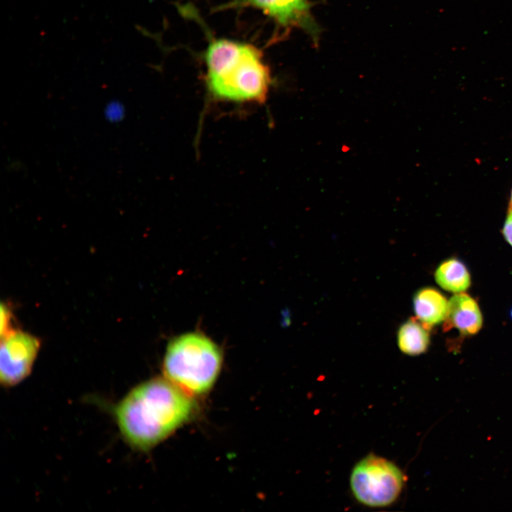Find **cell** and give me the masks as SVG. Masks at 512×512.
Instances as JSON below:
<instances>
[{
    "instance_id": "5b68a950",
    "label": "cell",
    "mask_w": 512,
    "mask_h": 512,
    "mask_svg": "<svg viewBox=\"0 0 512 512\" xmlns=\"http://www.w3.org/2000/svg\"><path fill=\"white\" fill-rule=\"evenodd\" d=\"M231 6H250L262 11L271 18L278 28L289 31L299 28L319 41L321 28L311 13L310 0H234Z\"/></svg>"
},
{
    "instance_id": "9c48e42d",
    "label": "cell",
    "mask_w": 512,
    "mask_h": 512,
    "mask_svg": "<svg viewBox=\"0 0 512 512\" xmlns=\"http://www.w3.org/2000/svg\"><path fill=\"white\" fill-rule=\"evenodd\" d=\"M434 278L444 290L455 294L464 292L471 285V276L466 265L457 258H449L437 267Z\"/></svg>"
},
{
    "instance_id": "3957f363",
    "label": "cell",
    "mask_w": 512,
    "mask_h": 512,
    "mask_svg": "<svg viewBox=\"0 0 512 512\" xmlns=\"http://www.w3.org/2000/svg\"><path fill=\"white\" fill-rule=\"evenodd\" d=\"M222 361V352L212 340L199 333H188L167 346L163 372L166 379L188 395H201L215 383Z\"/></svg>"
},
{
    "instance_id": "30bf717a",
    "label": "cell",
    "mask_w": 512,
    "mask_h": 512,
    "mask_svg": "<svg viewBox=\"0 0 512 512\" xmlns=\"http://www.w3.org/2000/svg\"><path fill=\"white\" fill-rule=\"evenodd\" d=\"M417 318L410 319L399 328L398 343L400 350L410 356H417L427 350L430 344V331Z\"/></svg>"
},
{
    "instance_id": "7a4b0ae2",
    "label": "cell",
    "mask_w": 512,
    "mask_h": 512,
    "mask_svg": "<svg viewBox=\"0 0 512 512\" xmlns=\"http://www.w3.org/2000/svg\"><path fill=\"white\" fill-rule=\"evenodd\" d=\"M206 85L213 99L224 102H264L272 83L270 69L255 46L219 38L205 52Z\"/></svg>"
},
{
    "instance_id": "8992f818",
    "label": "cell",
    "mask_w": 512,
    "mask_h": 512,
    "mask_svg": "<svg viewBox=\"0 0 512 512\" xmlns=\"http://www.w3.org/2000/svg\"><path fill=\"white\" fill-rule=\"evenodd\" d=\"M1 338L0 381L4 386L11 387L29 375L41 342L37 337L19 330Z\"/></svg>"
},
{
    "instance_id": "4fadbf2b",
    "label": "cell",
    "mask_w": 512,
    "mask_h": 512,
    "mask_svg": "<svg viewBox=\"0 0 512 512\" xmlns=\"http://www.w3.org/2000/svg\"><path fill=\"white\" fill-rule=\"evenodd\" d=\"M509 208H512V192H511V197L510 207H509Z\"/></svg>"
},
{
    "instance_id": "ba28073f",
    "label": "cell",
    "mask_w": 512,
    "mask_h": 512,
    "mask_svg": "<svg viewBox=\"0 0 512 512\" xmlns=\"http://www.w3.org/2000/svg\"><path fill=\"white\" fill-rule=\"evenodd\" d=\"M413 307L416 318L427 328L444 321L448 309V302L444 295L432 287L418 290L413 297Z\"/></svg>"
},
{
    "instance_id": "7c38bea8",
    "label": "cell",
    "mask_w": 512,
    "mask_h": 512,
    "mask_svg": "<svg viewBox=\"0 0 512 512\" xmlns=\"http://www.w3.org/2000/svg\"><path fill=\"white\" fill-rule=\"evenodd\" d=\"M502 233L508 242L512 246V208H509L506 221L504 223Z\"/></svg>"
},
{
    "instance_id": "277c9868",
    "label": "cell",
    "mask_w": 512,
    "mask_h": 512,
    "mask_svg": "<svg viewBox=\"0 0 512 512\" xmlns=\"http://www.w3.org/2000/svg\"><path fill=\"white\" fill-rule=\"evenodd\" d=\"M405 482L401 469L392 462L368 454L353 468L350 486L353 496L363 505L381 508L393 504Z\"/></svg>"
},
{
    "instance_id": "5bb4252c",
    "label": "cell",
    "mask_w": 512,
    "mask_h": 512,
    "mask_svg": "<svg viewBox=\"0 0 512 512\" xmlns=\"http://www.w3.org/2000/svg\"><path fill=\"white\" fill-rule=\"evenodd\" d=\"M510 315H511V319H512V308H511V311H510Z\"/></svg>"
},
{
    "instance_id": "8fae6325",
    "label": "cell",
    "mask_w": 512,
    "mask_h": 512,
    "mask_svg": "<svg viewBox=\"0 0 512 512\" xmlns=\"http://www.w3.org/2000/svg\"><path fill=\"white\" fill-rule=\"evenodd\" d=\"M16 331L12 326V313L6 304L1 306V338Z\"/></svg>"
},
{
    "instance_id": "6da1fadb",
    "label": "cell",
    "mask_w": 512,
    "mask_h": 512,
    "mask_svg": "<svg viewBox=\"0 0 512 512\" xmlns=\"http://www.w3.org/2000/svg\"><path fill=\"white\" fill-rule=\"evenodd\" d=\"M192 396L166 378L132 388L116 405L120 434L132 447L147 451L162 442L193 415Z\"/></svg>"
},
{
    "instance_id": "52a82bcc",
    "label": "cell",
    "mask_w": 512,
    "mask_h": 512,
    "mask_svg": "<svg viewBox=\"0 0 512 512\" xmlns=\"http://www.w3.org/2000/svg\"><path fill=\"white\" fill-rule=\"evenodd\" d=\"M443 329L457 330L462 336L476 334L483 325V316L476 301L464 292L457 293L448 302Z\"/></svg>"
}]
</instances>
